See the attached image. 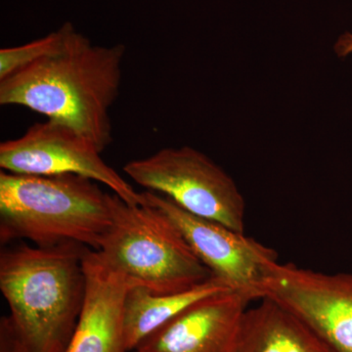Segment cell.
<instances>
[{
	"label": "cell",
	"instance_id": "6da1fadb",
	"mask_svg": "<svg viewBox=\"0 0 352 352\" xmlns=\"http://www.w3.org/2000/svg\"><path fill=\"white\" fill-rule=\"evenodd\" d=\"M126 51L122 43L96 45L75 28L61 50L0 80V105L28 108L73 127L103 152L113 141L110 110Z\"/></svg>",
	"mask_w": 352,
	"mask_h": 352
},
{
	"label": "cell",
	"instance_id": "7a4b0ae2",
	"mask_svg": "<svg viewBox=\"0 0 352 352\" xmlns=\"http://www.w3.org/2000/svg\"><path fill=\"white\" fill-rule=\"evenodd\" d=\"M75 242L19 244L0 254V291L22 352H65L85 305L83 258Z\"/></svg>",
	"mask_w": 352,
	"mask_h": 352
},
{
	"label": "cell",
	"instance_id": "3957f363",
	"mask_svg": "<svg viewBox=\"0 0 352 352\" xmlns=\"http://www.w3.org/2000/svg\"><path fill=\"white\" fill-rule=\"evenodd\" d=\"M110 193L76 175L0 173V242H75L98 251L111 226Z\"/></svg>",
	"mask_w": 352,
	"mask_h": 352
},
{
	"label": "cell",
	"instance_id": "277c9868",
	"mask_svg": "<svg viewBox=\"0 0 352 352\" xmlns=\"http://www.w3.org/2000/svg\"><path fill=\"white\" fill-rule=\"evenodd\" d=\"M109 203L111 226L96 252L135 286L168 295L189 291L212 277L161 210L144 200L131 205L113 192Z\"/></svg>",
	"mask_w": 352,
	"mask_h": 352
},
{
	"label": "cell",
	"instance_id": "5b68a950",
	"mask_svg": "<svg viewBox=\"0 0 352 352\" xmlns=\"http://www.w3.org/2000/svg\"><path fill=\"white\" fill-rule=\"evenodd\" d=\"M124 173L189 214L244 233L245 204L232 177L205 154L183 146L129 162Z\"/></svg>",
	"mask_w": 352,
	"mask_h": 352
},
{
	"label": "cell",
	"instance_id": "8992f818",
	"mask_svg": "<svg viewBox=\"0 0 352 352\" xmlns=\"http://www.w3.org/2000/svg\"><path fill=\"white\" fill-rule=\"evenodd\" d=\"M96 144L73 127L47 120L22 136L0 144L1 170L19 175H76L102 183L131 205L143 204L138 193L104 162Z\"/></svg>",
	"mask_w": 352,
	"mask_h": 352
},
{
	"label": "cell",
	"instance_id": "52a82bcc",
	"mask_svg": "<svg viewBox=\"0 0 352 352\" xmlns=\"http://www.w3.org/2000/svg\"><path fill=\"white\" fill-rule=\"evenodd\" d=\"M258 296L296 315L333 352H352V274L275 261L259 285Z\"/></svg>",
	"mask_w": 352,
	"mask_h": 352
},
{
	"label": "cell",
	"instance_id": "ba28073f",
	"mask_svg": "<svg viewBox=\"0 0 352 352\" xmlns=\"http://www.w3.org/2000/svg\"><path fill=\"white\" fill-rule=\"evenodd\" d=\"M141 194L146 203L175 222L212 276L229 289L259 300V285L270 264L278 261L274 250L219 222L189 214L168 197L148 190Z\"/></svg>",
	"mask_w": 352,
	"mask_h": 352
},
{
	"label": "cell",
	"instance_id": "9c48e42d",
	"mask_svg": "<svg viewBox=\"0 0 352 352\" xmlns=\"http://www.w3.org/2000/svg\"><path fill=\"white\" fill-rule=\"evenodd\" d=\"M227 289L201 298L146 338L139 352H236L241 321L252 302Z\"/></svg>",
	"mask_w": 352,
	"mask_h": 352
},
{
	"label": "cell",
	"instance_id": "30bf717a",
	"mask_svg": "<svg viewBox=\"0 0 352 352\" xmlns=\"http://www.w3.org/2000/svg\"><path fill=\"white\" fill-rule=\"evenodd\" d=\"M87 291L82 314L65 352H129L124 333V303L135 286L88 249L83 258Z\"/></svg>",
	"mask_w": 352,
	"mask_h": 352
},
{
	"label": "cell",
	"instance_id": "8fae6325",
	"mask_svg": "<svg viewBox=\"0 0 352 352\" xmlns=\"http://www.w3.org/2000/svg\"><path fill=\"white\" fill-rule=\"evenodd\" d=\"M236 352H333L296 315L268 298L247 308Z\"/></svg>",
	"mask_w": 352,
	"mask_h": 352
},
{
	"label": "cell",
	"instance_id": "7c38bea8",
	"mask_svg": "<svg viewBox=\"0 0 352 352\" xmlns=\"http://www.w3.org/2000/svg\"><path fill=\"white\" fill-rule=\"evenodd\" d=\"M227 289H231L214 276L189 291L168 295H157L144 287H132L127 292L124 303V333L127 351H135L146 338L190 305Z\"/></svg>",
	"mask_w": 352,
	"mask_h": 352
},
{
	"label": "cell",
	"instance_id": "4fadbf2b",
	"mask_svg": "<svg viewBox=\"0 0 352 352\" xmlns=\"http://www.w3.org/2000/svg\"><path fill=\"white\" fill-rule=\"evenodd\" d=\"M75 29L72 23L66 22L56 31L31 43L0 50V80L13 75L19 69L29 66L41 58L50 56L64 47L69 34Z\"/></svg>",
	"mask_w": 352,
	"mask_h": 352
},
{
	"label": "cell",
	"instance_id": "5bb4252c",
	"mask_svg": "<svg viewBox=\"0 0 352 352\" xmlns=\"http://www.w3.org/2000/svg\"><path fill=\"white\" fill-rule=\"evenodd\" d=\"M0 352H22L8 316L0 319Z\"/></svg>",
	"mask_w": 352,
	"mask_h": 352
},
{
	"label": "cell",
	"instance_id": "9a60e30c",
	"mask_svg": "<svg viewBox=\"0 0 352 352\" xmlns=\"http://www.w3.org/2000/svg\"><path fill=\"white\" fill-rule=\"evenodd\" d=\"M335 51L339 57H346L352 53V34L346 32L342 34L335 45Z\"/></svg>",
	"mask_w": 352,
	"mask_h": 352
},
{
	"label": "cell",
	"instance_id": "2e32d148",
	"mask_svg": "<svg viewBox=\"0 0 352 352\" xmlns=\"http://www.w3.org/2000/svg\"><path fill=\"white\" fill-rule=\"evenodd\" d=\"M131 352H139L138 351H131Z\"/></svg>",
	"mask_w": 352,
	"mask_h": 352
}]
</instances>
